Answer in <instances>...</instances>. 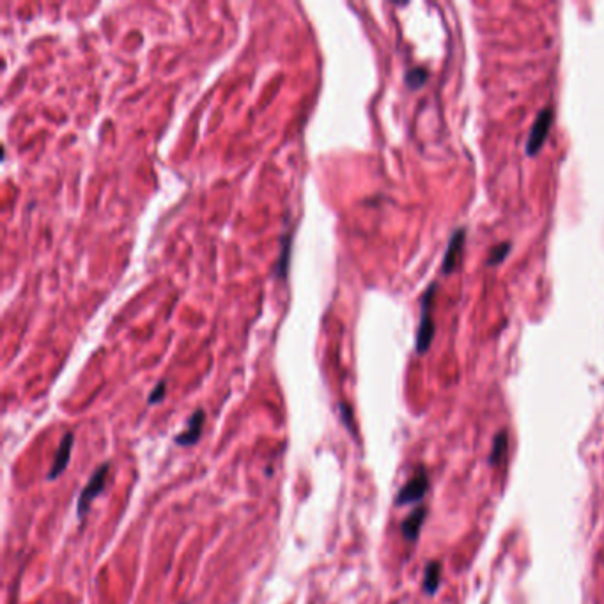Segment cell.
Listing matches in <instances>:
<instances>
[{
    "mask_svg": "<svg viewBox=\"0 0 604 604\" xmlns=\"http://www.w3.org/2000/svg\"><path fill=\"white\" fill-rule=\"evenodd\" d=\"M436 284L432 282L420 300V321H418L417 338H415V351L418 355H425L429 351L434 338V321H432V302H434Z\"/></svg>",
    "mask_w": 604,
    "mask_h": 604,
    "instance_id": "6da1fadb",
    "label": "cell"
},
{
    "mask_svg": "<svg viewBox=\"0 0 604 604\" xmlns=\"http://www.w3.org/2000/svg\"><path fill=\"white\" fill-rule=\"evenodd\" d=\"M108 470H110V464L108 463H103L100 468H96L94 473L90 475L89 482L85 484V487L82 490V493H80L78 502H76V514H78L80 519L85 518L94 498L100 497L105 491V487H107Z\"/></svg>",
    "mask_w": 604,
    "mask_h": 604,
    "instance_id": "7a4b0ae2",
    "label": "cell"
},
{
    "mask_svg": "<svg viewBox=\"0 0 604 604\" xmlns=\"http://www.w3.org/2000/svg\"><path fill=\"white\" fill-rule=\"evenodd\" d=\"M553 108L551 107H544L540 108V112L537 114L535 121H533L532 124V130H530L528 138H526V155L528 156H535L539 155L540 149L544 148V142H546L547 135H550L551 126H553Z\"/></svg>",
    "mask_w": 604,
    "mask_h": 604,
    "instance_id": "3957f363",
    "label": "cell"
},
{
    "mask_svg": "<svg viewBox=\"0 0 604 604\" xmlns=\"http://www.w3.org/2000/svg\"><path fill=\"white\" fill-rule=\"evenodd\" d=\"M429 490V477L425 470H418L410 480L403 486V490L399 491L396 498L397 505H408V504H418V502L424 500V497L427 495Z\"/></svg>",
    "mask_w": 604,
    "mask_h": 604,
    "instance_id": "277c9868",
    "label": "cell"
},
{
    "mask_svg": "<svg viewBox=\"0 0 604 604\" xmlns=\"http://www.w3.org/2000/svg\"><path fill=\"white\" fill-rule=\"evenodd\" d=\"M206 422V413L204 410H195L191 413V417L188 418L186 427L179 432V434L174 438V443L179 446H191L201 439L202 429H204Z\"/></svg>",
    "mask_w": 604,
    "mask_h": 604,
    "instance_id": "5b68a950",
    "label": "cell"
},
{
    "mask_svg": "<svg viewBox=\"0 0 604 604\" xmlns=\"http://www.w3.org/2000/svg\"><path fill=\"white\" fill-rule=\"evenodd\" d=\"M73 443H75V434H73V432H66V434L62 436L57 454H55L54 464H52L50 471H48V480H55V478L68 468L69 459H71Z\"/></svg>",
    "mask_w": 604,
    "mask_h": 604,
    "instance_id": "8992f818",
    "label": "cell"
},
{
    "mask_svg": "<svg viewBox=\"0 0 604 604\" xmlns=\"http://www.w3.org/2000/svg\"><path fill=\"white\" fill-rule=\"evenodd\" d=\"M464 237H466V230H464L463 227L457 229L456 232L452 234V237H450L449 247H446L445 257H443V263H442V271L445 275L452 273V271L456 270L457 263H459L461 250H463V245H464Z\"/></svg>",
    "mask_w": 604,
    "mask_h": 604,
    "instance_id": "52a82bcc",
    "label": "cell"
},
{
    "mask_svg": "<svg viewBox=\"0 0 604 604\" xmlns=\"http://www.w3.org/2000/svg\"><path fill=\"white\" fill-rule=\"evenodd\" d=\"M425 516H427V509L418 507V509H415V511L411 512V514L408 516L406 519H404V523H403L404 539L410 540V543H413V540L418 539V533H420L422 525H424Z\"/></svg>",
    "mask_w": 604,
    "mask_h": 604,
    "instance_id": "ba28073f",
    "label": "cell"
},
{
    "mask_svg": "<svg viewBox=\"0 0 604 604\" xmlns=\"http://www.w3.org/2000/svg\"><path fill=\"white\" fill-rule=\"evenodd\" d=\"M439 574H442V567H439L438 562H431V564L427 565V569H425V576H424V590L425 593H434L436 588H438L439 585Z\"/></svg>",
    "mask_w": 604,
    "mask_h": 604,
    "instance_id": "9c48e42d",
    "label": "cell"
},
{
    "mask_svg": "<svg viewBox=\"0 0 604 604\" xmlns=\"http://www.w3.org/2000/svg\"><path fill=\"white\" fill-rule=\"evenodd\" d=\"M505 452H507V432L502 431L500 434L495 438V445H493V452H491V464H498L500 461H504Z\"/></svg>",
    "mask_w": 604,
    "mask_h": 604,
    "instance_id": "30bf717a",
    "label": "cell"
},
{
    "mask_svg": "<svg viewBox=\"0 0 604 604\" xmlns=\"http://www.w3.org/2000/svg\"><path fill=\"white\" fill-rule=\"evenodd\" d=\"M511 249H512L511 243H500V245H497L490 252V257H487V264H490V266H497V264L504 263V259L509 256Z\"/></svg>",
    "mask_w": 604,
    "mask_h": 604,
    "instance_id": "8fae6325",
    "label": "cell"
},
{
    "mask_svg": "<svg viewBox=\"0 0 604 604\" xmlns=\"http://www.w3.org/2000/svg\"><path fill=\"white\" fill-rule=\"evenodd\" d=\"M429 80V73L425 71L424 68H415L411 69V71L406 73V83L411 87V89H417V87H422L425 82Z\"/></svg>",
    "mask_w": 604,
    "mask_h": 604,
    "instance_id": "7c38bea8",
    "label": "cell"
},
{
    "mask_svg": "<svg viewBox=\"0 0 604 604\" xmlns=\"http://www.w3.org/2000/svg\"><path fill=\"white\" fill-rule=\"evenodd\" d=\"M165 392H167V383H165V381H160L158 385L155 386V390H153V392L149 393L148 403H149V404H158V403H162L163 397H165Z\"/></svg>",
    "mask_w": 604,
    "mask_h": 604,
    "instance_id": "4fadbf2b",
    "label": "cell"
}]
</instances>
